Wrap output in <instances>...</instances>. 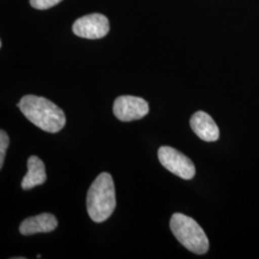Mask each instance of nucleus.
Here are the masks:
<instances>
[{
    "label": "nucleus",
    "instance_id": "1",
    "mask_svg": "<svg viewBox=\"0 0 259 259\" xmlns=\"http://www.w3.org/2000/svg\"><path fill=\"white\" fill-rule=\"evenodd\" d=\"M17 106L28 120L45 132L55 134L65 127V112L45 97L26 95Z\"/></svg>",
    "mask_w": 259,
    "mask_h": 259
},
{
    "label": "nucleus",
    "instance_id": "2",
    "mask_svg": "<svg viewBox=\"0 0 259 259\" xmlns=\"http://www.w3.org/2000/svg\"><path fill=\"white\" fill-rule=\"evenodd\" d=\"M116 206L115 188L109 173H101L91 185L87 196V208L95 223L106 221Z\"/></svg>",
    "mask_w": 259,
    "mask_h": 259
},
{
    "label": "nucleus",
    "instance_id": "3",
    "mask_svg": "<svg viewBox=\"0 0 259 259\" xmlns=\"http://www.w3.org/2000/svg\"><path fill=\"white\" fill-rule=\"evenodd\" d=\"M170 229L177 240L196 254H204L209 248L208 238L200 225L182 213H175L170 220Z\"/></svg>",
    "mask_w": 259,
    "mask_h": 259
},
{
    "label": "nucleus",
    "instance_id": "4",
    "mask_svg": "<svg viewBox=\"0 0 259 259\" xmlns=\"http://www.w3.org/2000/svg\"><path fill=\"white\" fill-rule=\"evenodd\" d=\"M161 165L174 175L184 180H191L196 174L194 163L178 150L169 146H162L157 152Z\"/></svg>",
    "mask_w": 259,
    "mask_h": 259
},
{
    "label": "nucleus",
    "instance_id": "5",
    "mask_svg": "<svg viewBox=\"0 0 259 259\" xmlns=\"http://www.w3.org/2000/svg\"><path fill=\"white\" fill-rule=\"evenodd\" d=\"M148 112V103L137 96H119L113 104V114L123 122L139 120L147 115Z\"/></svg>",
    "mask_w": 259,
    "mask_h": 259
},
{
    "label": "nucleus",
    "instance_id": "6",
    "mask_svg": "<svg viewBox=\"0 0 259 259\" xmlns=\"http://www.w3.org/2000/svg\"><path fill=\"white\" fill-rule=\"evenodd\" d=\"M72 30L78 37L96 39L105 37L109 33L110 23L104 15L92 14L77 19Z\"/></svg>",
    "mask_w": 259,
    "mask_h": 259
},
{
    "label": "nucleus",
    "instance_id": "7",
    "mask_svg": "<svg viewBox=\"0 0 259 259\" xmlns=\"http://www.w3.org/2000/svg\"><path fill=\"white\" fill-rule=\"evenodd\" d=\"M190 126L195 134L204 141L213 142L220 137V131L212 117L204 111H197L190 119Z\"/></svg>",
    "mask_w": 259,
    "mask_h": 259
},
{
    "label": "nucleus",
    "instance_id": "8",
    "mask_svg": "<svg viewBox=\"0 0 259 259\" xmlns=\"http://www.w3.org/2000/svg\"><path fill=\"white\" fill-rule=\"evenodd\" d=\"M58 227V220L53 214L42 213L25 219L19 226L22 235H33L37 233L53 232Z\"/></svg>",
    "mask_w": 259,
    "mask_h": 259
},
{
    "label": "nucleus",
    "instance_id": "9",
    "mask_svg": "<svg viewBox=\"0 0 259 259\" xmlns=\"http://www.w3.org/2000/svg\"><path fill=\"white\" fill-rule=\"evenodd\" d=\"M27 174L21 182L23 190H29L35 186L42 185L47 181V172L44 161L37 156H31L28 158Z\"/></svg>",
    "mask_w": 259,
    "mask_h": 259
},
{
    "label": "nucleus",
    "instance_id": "10",
    "mask_svg": "<svg viewBox=\"0 0 259 259\" xmlns=\"http://www.w3.org/2000/svg\"><path fill=\"white\" fill-rule=\"evenodd\" d=\"M10 139L6 132L1 130L0 132V167L2 168L4 164V159H5V155L6 151L9 146Z\"/></svg>",
    "mask_w": 259,
    "mask_h": 259
},
{
    "label": "nucleus",
    "instance_id": "11",
    "mask_svg": "<svg viewBox=\"0 0 259 259\" xmlns=\"http://www.w3.org/2000/svg\"><path fill=\"white\" fill-rule=\"evenodd\" d=\"M62 0H30L33 8L37 10H47L60 3Z\"/></svg>",
    "mask_w": 259,
    "mask_h": 259
}]
</instances>
